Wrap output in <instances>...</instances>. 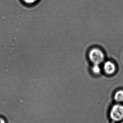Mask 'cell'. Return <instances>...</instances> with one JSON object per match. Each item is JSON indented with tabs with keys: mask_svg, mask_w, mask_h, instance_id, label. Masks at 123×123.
Segmentation results:
<instances>
[{
	"mask_svg": "<svg viewBox=\"0 0 123 123\" xmlns=\"http://www.w3.org/2000/svg\"><path fill=\"white\" fill-rule=\"evenodd\" d=\"M88 58L93 64H99L103 62L104 54L101 50L97 48H91L88 53Z\"/></svg>",
	"mask_w": 123,
	"mask_h": 123,
	"instance_id": "obj_1",
	"label": "cell"
},
{
	"mask_svg": "<svg viewBox=\"0 0 123 123\" xmlns=\"http://www.w3.org/2000/svg\"><path fill=\"white\" fill-rule=\"evenodd\" d=\"M110 117L114 122H120L123 120V105H114L110 111Z\"/></svg>",
	"mask_w": 123,
	"mask_h": 123,
	"instance_id": "obj_2",
	"label": "cell"
},
{
	"mask_svg": "<svg viewBox=\"0 0 123 123\" xmlns=\"http://www.w3.org/2000/svg\"><path fill=\"white\" fill-rule=\"evenodd\" d=\"M103 69L105 73L111 74L115 72L116 67L114 63L111 62H106L103 66Z\"/></svg>",
	"mask_w": 123,
	"mask_h": 123,
	"instance_id": "obj_3",
	"label": "cell"
},
{
	"mask_svg": "<svg viewBox=\"0 0 123 123\" xmlns=\"http://www.w3.org/2000/svg\"><path fill=\"white\" fill-rule=\"evenodd\" d=\"M91 72L95 75H98L101 72V68L99 64H93L91 67Z\"/></svg>",
	"mask_w": 123,
	"mask_h": 123,
	"instance_id": "obj_4",
	"label": "cell"
},
{
	"mask_svg": "<svg viewBox=\"0 0 123 123\" xmlns=\"http://www.w3.org/2000/svg\"><path fill=\"white\" fill-rule=\"evenodd\" d=\"M114 99L115 100L118 102H123V91L119 90L115 94Z\"/></svg>",
	"mask_w": 123,
	"mask_h": 123,
	"instance_id": "obj_5",
	"label": "cell"
},
{
	"mask_svg": "<svg viewBox=\"0 0 123 123\" xmlns=\"http://www.w3.org/2000/svg\"><path fill=\"white\" fill-rule=\"evenodd\" d=\"M25 3L28 4H32L37 1V0H22Z\"/></svg>",
	"mask_w": 123,
	"mask_h": 123,
	"instance_id": "obj_6",
	"label": "cell"
},
{
	"mask_svg": "<svg viewBox=\"0 0 123 123\" xmlns=\"http://www.w3.org/2000/svg\"><path fill=\"white\" fill-rule=\"evenodd\" d=\"M0 123H5V121L3 118H0Z\"/></svg>",
	"mask_w": 123,
	"mask_h": 123,
	"instance_id": "obj_7",
	"label": "cell"
},
{
	"mask_svg": "<svg viewBox=\"0 0 123 123\" xmlns=\"http://www.w3.org/2000/svg\"><path fill=\"white\" fill-rule=\"evenodd\" d=\"M121 123H123V122H122Z\"/></svg>",
	"mask_w": 123,
	"mask_h": 123,
	"instance_id": "obj_8",
	"label": "cell"
}]
</instances>
